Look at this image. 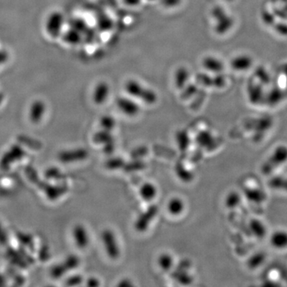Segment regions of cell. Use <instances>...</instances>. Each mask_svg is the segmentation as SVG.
<instances>
[{
	"instance_id": "cell-13",
	"label": "cell",
	"mask_w": 287,
	"mask_h": 287,
	"mask_svg": "<svg viewBox=\"0 0 287 287\" xmlns=\"http://www.w3.org/2000/svg\"><path fill=\"white\" fill-rule=\"evenodd\" d=\"M173 258L169 254H162L158 259L160 267L165 271H168L173 266Z\"/></svg>"
},
{
	"instance_id": "cell-6",
	"label": "cell",
	"mask_w": 287,
	"mask_h": 287,
	"mask_svg": "<svg viewBox=\"0 0 287 287\" xmlns=\"http://www.w3.org/2000/svg\"><path fill=\"white\" fill-rule=\"evenodd\" d=\"M157 208L156 206L151 207L147 212L140 215L139 218L136 221V229L138 232H144L150 224L151 221L153 219L155 215H157Z\"/></svg>"
},
{
	"instance_id": "cell-12",
	"label": "cell",
	"mask_w": 287,
	"mask_h": 287,
	"mask_svg": "<svg viewBox=\"0 0 287 287\" xmlns=\"http://www.w3.org/2000/svg\"><path fill=\"white\" fill-rule=\"evenodd\" d=\"M94 141L96 144H110L112 141H113V137H112L111 133L110 131L103 130L97 132L95 133V137H94Z\"/></svg>"
},
{
	"instance_id": "cell-9",
	"label": "cell",
	"mask_w": 287,
	"mask_h": 287,
	"mask_svg": "<svg viewBox=\"0 0 287 287\" xmlns=\"http://www.w3.org/2000/svg\"><path fill=\"white\" fill-rule=\"evenodd\" d=\"M110 95V87L107 84L103 82V83L99 84L95 87L94 90V94H93V98L95 104L97 105H101L103 103L106 101Z\"/></svg>"
},
{
	"instance_id": "cell-4",
	"label": "cell",
	"mask_w": 287,
	"mask_h": 287,
	"mask_svg": "<svg viewBox=\"0 0 287 287\" xmlns=\"http://www.w3.org/2000/svg\"><path fill=\"white\" fill-rule=\"evenodd\" d=\"M63 16L60 12H54L49 15L47 21V30L53 38L58 36L62 30Z\"/></svg>"
},
{
	"instance_id": "cell-14",
	"label": "cell",
	"mask_w": 287,
	"mask_h": 287,
	"mask_svg": "<svg viewBox=\"0 0 287 287\" xmlns=\"http://www.w3.org/2000/svg\"><path fill=\"white\" fill-rule=\"evenodd\" d=\"M67 272H68V270L65 266L63 263L57 264L54 267L52 268L51 270L52 276L54 277V279H60Z\"/></svg>"
},
{
	"instance_id": "cell-2",
	"label": "cell",
	"mask_w": 287,
	"mask_h": 287,
	"mask_svg": "<svg viewBox=\"0 0 287 287\" xmlns=\"http://www.w3.org/2000/svg\"><path fill=\"white\" fill-rule=\"evenodd\" d=\"M125 88L129 95L142 98V101H145V103L153 104L157 100V95H155L153 91L144 88L142 85H140L136 81L127 82Z\"/></svg>"
},
{
	"instance_id": "cell-5",
	"label": "cell",
	"mask_w": 287,
	"mask_h": 287,
	"mask_svg": "<svg viewBox=\"0 0 287 287\" xmlns=\"http://www.w3.org/2000/svg\"><path fill=\"white\" fill-rule=\"evenodd\" d=\"M88 157V152L85 148H75L61 152L58 158L63 163H73L76 161H83Z\"/></svg>"
},
{
	"instance_id": "cell-11",
	"label": "cell",
	"mask_w": 287,
	"mask_h": 287,
	"mask_svg": "<svg viewBox=\"0 0 287 287\" xmlns=\"http://www.w3.org/2000/svg\"><path fill=\"white\" fill-rule=\"evenodd\" d=\"M167 211L171 215L177 216L182 214L185 211V202L179 197L171 198L167 203Z\"/></svg>"
},
{
	"instance_id": "cell-16",
	"label": "cell",
	"mask_w": 287,
	"mask_h": 287,
	"mask_svg": "<svg viewBox=\"0 0 287 287\" xmlns=\"http://www.w3.org/2000/svg\"><path fill=\"white\" fill-rule=\"evenodd\" d=\"M176 140H177L178 146L180 147V149L185 150L188 148L189 139H188L186 133H180V134L178 133L177 139Z\"/></svg>"
},
{
	"instance_id": "cell-3",
	"label": "cell",
	"mask_w": 287,
	"mask_h": 287,
	"mask_svg": "<svg viewBox=\"0 0 287 287\" xmlns=\"http://www.w3.org/2000/svg\"><path fill=\"white\" fill-rule=\"evenodd\" d=\"M73 239L76 246L80 249H85L90 244V235L86 227L77 224L73 228Z\"/></svg>"
},
{
	"instance_id": "cell-10",
	"label": "cell",
	"mask_w": 287,
	"mask_h": 287,
	"mask_svg": "<svg viewBox=\"0 0 287 287\" xmlns=\"http://www.w3.org/2000/svg\"><path fill=\"white\" fill-rule=\"evenodd\" d=\"M157 187L152 183H144L140 189V195L146 202L152 201L157 197Z\"/></svg>"
},
{
	"instance_id": "cell-19",
	"label": "cell",
	"mask_w": 287,
	"mask_h": 287,
	"mask_svg": "<svg viewBox=\"0 0 287 287\" xmlns=\"http://www.w3.org/2000/svg\"><path fill=\"white\" fill-rule=\"evenodd\" d=\"M87 286L91 287H98L100 286V282L96 278H90L87 280Z\"/></svg>"
},
{
	"instance_id": "cell-17",
	"label": "cell",
	"mask_w": 287,
	"mask_h": 287,
	"mask_svg": "<svg viewBox=\"0 0 287 287\" xmlns=\"http://www.w3.org/2000/svg\"><path fill=\"white\" fill-rule=\"evenodd\" d=\"M176 279H177L178 282H180L182 284H189V283H191V278L185 271L178 272V274L176 275Z\"/></svg>"
},
{
	"instance_id": "cell-20",
	"label": "cell",
	"mask_w": 287,
	"mask_h": 287,
	"mask_svg": "<svg viewBox=\"0 0 287 287\" xmlns=\"http://www.w3.org/2000/svg\"><path fill=\"white\" fill-rule=\"evenodd\" d=\"M3 98H4V96H3V95L0 93V105L2 104V101H3Z\"/></svg>"
},
{
	"instance_id": "cell-18",
	"label": "cell",
	"mask_w": 287,
	"mask_h": 287,
	"mask_svg": "<svg viewBox=\"0 0 287 287\" xmlns=\"http://www.w3.org/2000/svg\"><path fill=\"white\" fill-rule=\"evenodd\" d=\"M82 283V278L80 276L71 277L67 280V286H77Z\"/></svg>"
},
{
	"instance_id": "cell-1",
	"label": "cell",
	"mask_w": 287,
	"mask_h": 287,
	"mask_svg": "<svg viewBox=\"0 0 287 287\" xmlns=\"http://www.w3.org/2000/svg\"><path fill=\"white\" fill-rule=\"evenodd\" d=\"M101 239L108 257L112 260H118L120 256V249L115 233L110 229L104 230Z\"/></svg>"
},
{
	"instance_id": "cell-15",
	"label": "cell",
	"mask_w": 287,
	"mask_h": 287,
	"mask_svg": "<svg viewBox=\"0 0 287 287\" xmlns=\"http://www.w3.org/2000/svg\"><path fill=\"white\" fill-rule=\"evenodd\" d=\"M115 125H116V120H114L112 117L105 116L101 118V126L103 129L111 132L114 129Z\"/></svg>"
},
{
	"instance_id": "cell-8",
	"label": "cell",
	"mask_w": 287,
	"mask_h": 287,
	"mask_svg": "<svg viewBox=\"0 0 287 287\" xmlns=\"http://www.w3.org/2000/svg\"><path fill=\"white\" fill-rule=\"evenodd\" d=\"M46 113L45 103L42 101H35L30 105L29 110V118L34 124H38L41 121Z\"/></svg>"
},
{
	"instance_id": "cell-7",
	"label": "cell",
	"mask_w": 287,
	"mask_h": 287,
	"mask_svg": "<svg viewBox=\"0 0 287 287\" xmlns=\"http://www.w3.org/2000/svg\"><path fill=\"white\" fill-rule=\"evenodd\" d=\"M118 107L126 116L135 117L140 112L139 105L135 101L124 97L118 99Z\"/></svg>"
}]
</instances>
